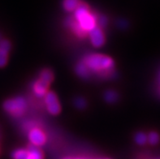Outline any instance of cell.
<instances>
[{"instance_id": "1", "label": "cell", "mask_w": 160, "mask_h": 159, "mask_svg": "<svg viewBox=\"0 0 160 159\" xmlns=\"http://www.w3.org/2000/svg\"><path fill=\"white\" fill-rule=\"evenodd\" d=\"M82 62L91 72H95L102 77H112L115 62L111 57L102 54H88Z\"/></svg>"}, {"instance_id": "2", "label": "cell", "mask_w": 160, "mask_h": 159, "mask_svg": "<svg viewBox=\"0 0 160 159\" xmlns=\"http://www.w3.org/2000/svg\"><path fill=\"white\" fill-rule=\"evenodd\" d=\"M76 21L78 23L81 28L85 32H89L96 26L95 16L89 11V7L84 2H80L75 10Z\"/></svg>"}, {"instance_id": "3", "label": "cell", "mask_w": 160, "mask_h": 159, "mask_svg": "<svg viewBox=\"0 0 160 159\" xmlns=\"http://www.w3.org/2000/svg\"><path fill=\"white\" fill-rule=\"evenodd\" d=\"M3 109L12 116L20 118L26 112V100L22 97L8 99L3 103Z\"/></svg>"}, {"instance_id": "4", "label": "cell", "mask_w": 160, "mask_h": 159, "mask_svg": "<svg viewBox=\"0 0 160 159\" xmlns=\"http://www.w3.org/2000/svg\"><path fill=\"white\" fill-rule=\"evenodd\" d=\"M44 98L48 112L52 115H59L61 111V107L56 94L52 91H48L44 96Z\"/></svg>"}, {"instance_id": "5", "label": "cell", "mask_w": 160, "mask_h": 159, "mask_svg": "<svg viewBox=\"0 0 160 159\" xmlns=\"http://www.w3.org/2000/svg\"><path fill=\"white\" fill-rule=\"evenodd\" d=\"M28 139L32 145L40 147L46 143L47 137L42 129L38 127H33L28 132Z\"/></svg>"}, {"instance_id": "6", "label": "cell", "mask_w": 160, "mask_h": 159, "mask_svg": "<svg viewBox=\"0 0 160 159\" xmlns=\"http://www.w3.org/2000/svg\"><path fill=\"white\" fill-rule=\"evenodd\" d=\"M89 38L92 45L95 47H101L105 43V36L101 28L96 25L89 32Z\"/></svg>"}, {"instance_id": "7", "label": "cell", "mask_w": 160, "mask_h": 159, "mask_svg": "<svg viewBox=\"0 0 160 159\" xmlns=\"http://www.w3.org/2000/svg\"><path fill=\"white\" fill-rule=\"evenodd\" d=\"M12 48L10 42L8 40H0V67H3L7 64L8 53Z\"/></svg>"}, {"instance_id": "8", "label": "cell", "mask_w": 160, "mask_h": 159, "mask_svg": "<svg viewBox=\"0 0 160 159\" xmlns=\"http://www.w3.org/2000/svg\"><path fill=\"white\" fill-rule=\"evenodd\" d=\"M49 85H50L49 83L39 78L33 84V92H34L35 95L38 97H44L46 93L48 92Z\"/></svg>"}, {"instance_id": "9", "label": "cell", "mask_w": 160, "mask_h": 159, "mask_svg": "<svg viewBox=\"0 0 160 159\" xmlns=\"http://www.w3.org/2000/svg\"><path fill=\"white\" fill-rule=\"evenodd\" d=\"M28 150V157L27 159H43L44 154L42 151L39 149V147L35 146L33 145H29L27 148Z\"/></svg>"}, {"instance_id": "10", "label": "cell", "mask_w": 160, "mask_h": 159, "mask_svg": "<svg viewBox=\"0 0 160 159\" xmlns=\"http://www.w3.org/2000/svg\"><path fill=\"white\" fill-rule=\"evenodd\" d=\"M76 72L80 77L84 79H88L91 76V72L89 70L82 61L80 62L76 67Z\"/></svg>"}, {"instance_id": "11", "label": "cell", "mask_w": 160, "mask_h": 159, "mask_svg": "<svg viewBox=\"0 0 160 159\" xmlns=\"http://www.w3.org/2000/svg\"><path fill=\"white\" fill-rule=\"evenodd\" d=\"M68 22L69 26L72 28L73 32H75L77 36L80 37H85V35H86V32L84 31L83 29L81 28V26H80L79 24H78V23H77L76 20H73L72 19H70Z\"/></svg>"}, {"instance_id": "12", "label": "cell", "mask_w": 160, "mask_h": 159, "mask_svg": "<svg viewBox=\"0 0 160 159\" xmlns=\"http://www.w3.org/2000/svg\"><path fill=\"white\" fill-rule=\"evenodd\" d=\"M80 0H63V8L67 12H72L80 4Z\"/></svg>"}, {"instance_id": "13", "label": "cell", "mask_w": 160, "mask_h": 159, "mask_svg": "<svg viewBox=\"0 0 160 159\" xmlns=\"http://www.w3.org/2000/svg\"><path fill=\"white\" fill-rule=\"evenodd\" d=\"M39 78L43 80V81H46V82L49 83V84H51L53 81V80H54V74H53L52 71L50 70V69H43V70L40 72Z\"/></svg>"}, {"instance_id": "14", "label": "cell", "mask_w": 160, "mask_h": 159, "mask_svg": "<svg viewBox=\"0 0 160 159\" xmlns=\"http://www.w3.org/2000/svg\"><path fill=\"white\" fill-rule=\"evenodd\" d=\"M12 157L13 159H27L28 150L24 149H16L12 153Z\"/></svg>"}, {"instance_id": "15", "label": "cell", "mask_w": 160, "mask_h": 159, "mask_svg": "<svg viewBox=\"0 0 160 159\" xmlns=\"http://www.w3.org/2000/svg\"><path fill=\"white\" fill-rule=\"evenodd\" d=\"M104 97H105L106 101L110 103H112V102H115L117 100L118 94L115 92V91L109 90L108 91V92H106Z\"/></svg>"}, {"instance_id": "16", "label": "cell", "mask_w": 160, "mask_h": 159, "mask_svg": "<svg viewBox=\"0 0 160 159\" xmlns=\"http://www.w3.org/2000/svg\"><path fill=\"white\" fill-rule=\"evenodd\" d=\"M159 135H158L157 132H150V134H149L148 137H147V141L153 145H157V144L159 142Z\"/></svg>"}, {"instance_id": "17", "label": "cell", "mask_w": 160, "mask_h": 159, "mask_svg": "<svg viewBox=\"0 0 160 159\" xmlns=\"http://www.w3.org/2000/svg\"><path fill=\"white\" fill-rule=\"evenodd\" d=\"M135 141L138 145H145L147 141V137H146V134L142 132H138V134H136L135 136Z\"/></svg>"}, {"instance_id": "18", "label": "cell", "mask_w": 160, "mask_h": 159, "mask_svg": "<svg viewBox=\"0 0 160 159\" xmlns=\"http://www.w3.org/2000/svg\"><path fill=\"white\" fill-rule=\"evenodd\" d=\"M75 105L77 108L83 109L85 108V106H86V102H85V99L79 97V98H77L75 100Z\"/></svg>"}, {"instance_id": "19", "label": "cell", "mask_w": 160, "mask_h": 159, "mask_svg": "<svg viewBox=\"0 0 160 159\" xmlns=\"http://www.w3.org/2000/svg\"><path fill=\"white\" fill-rule=\"evenodd\" d=\"M98 24H99L100 26H105L106 24H107V19L104 17V16H102V17H100L99 18V20H98Z\"/></svg>"}]
</instances>
